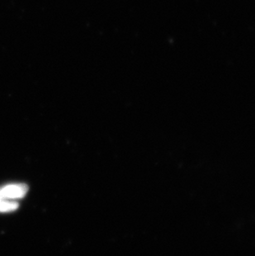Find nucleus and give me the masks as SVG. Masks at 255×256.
I'll use <instances>...</instances> for the list:
<instances>
[{
	"instance_id": "nucleus-1",
	"label": "nucleus",
	"mask_w": 255,
	"mask_h": 256,
	"mask_svg": "<svg viewBox=\"0 0 255 256\" xmlns=\"http://www.w3.org/2000/svg\"><path fill=\"white\" fill-rule=\"evenodd\" d=\"M28 192V186L25 184H10L0 188V198L16 200L22 198Z\"/></svg>"
},
{
	"instance_id": "nucleus-2",
	"label": "nucleus",
	"mask_w": 255,
	"mask_h": 256,
	"mask_svg": "<svg viewBox=\"0 0 255 256\" xmlns=\"http://www.w3.org/2000/svg\"><path fill=\"white\" fill-rule=\"evenodd\" d=\"M18 208V203L16 200L0 198V212H14L17 210Z\"/></svg>"
}]
</instances>
